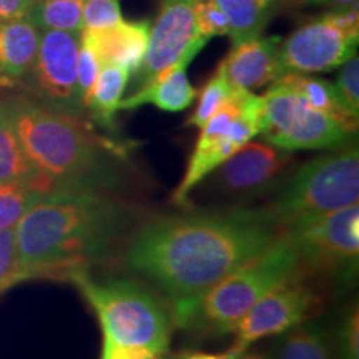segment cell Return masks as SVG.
Here are the masks:
<instances>
[{"mask_svg":"<svg viewBox=\"0 0 359 359\" xmlns=\"http://www.w3.org/2000/svg\"><path fill=\"white\" fill-rule=\"evenodd\" d=\"M278 228L264 210L160 218L130 240L125 263L155 281L172 299L173 321L188 326L201 298L275 243Z\"/></svg>","mask_w":359,"mask_h":359,"instance_id":"1","label":"cell"},{"mask_svg":"<svg viewBox=\"0 0 359 359\" xmlns=\"http://www.w3.org/2000/svg\"><path fill=\"white\" fill-rule=\"evenodd\" d=\"M118 222V206L100 188L74 187L48 195L15 226L22 283L67 280L87 269L114 241Z\"/></svg>","mask_w":359,"mask_h":359,"instance_id":"2","label":"cell"},{"mask_svg":"<svg viewBox=\"0 0 359 359\" xmlns=\"http://www.w3.org/2000/svg\"><path fill=\"white\" fill-rule=\"evenodd\" d=\"M0 105L35 172L62 188H100L110 145L90 130L82 115L24 95Z\"/></svg>","mask_w":359,"mask_h":359,"instance_id":"3","label":"cell"},{"mask_svg":"<svg viewBox=\"0 0 359 359\" xmlns=\"http://www.w3.org/2000/svg\"><path fill=\"white\" fill-rule=\"evenodd\" d=\"M67 280L95 309L107 341L118 346L167 353L173 323L150 291L127 280L95 281L87 269H77Z\"/></svg>","mask_w":359,"mask_h":359,"instance_id":"4","label":"cell"},{"mask_svg":"<svg viewBox=\"0 0 359 359\" xmlns=\"http://www.w3.org/2000/svg\"><path fill=\"white\" fill-rule=\"evenodd\" d=\"M303 259L298 250L280 236L258 257L241 264L206 293L196 306L190 325H201L215 333H233L245 313L281 283L298 276Z\"/></svg>","mask_w":359,"mask_h":359,"instance_id":"5","label":"cell"},{"mask_svg":"<svg viewBox=\"0 0 359 359\" xmlns=\"http://www.w3.org/2000/svg\"><path fill=\"white\" fill-rule=\"evenodd\" d=\"M358 198L359 154L356 148H346L299 167L264 212L283 228L296 219L356 205Z\"/></svg>","mask_w":359,"mask_h":359,"instance_id":"6","label":"cell"},{"mask_svg":"<svg viewBox=\"0 0 359 359\" xmlns=\"http://www.w3.org/2000/svg\"><path fill=\"white\" fill-rule=\"evenodd\" d=\"M263 98L250 90L236 88L233 95L201 127L182 182L173 201L187 205L190 193L208 178L223 161L262 132Z\"/></svg>","mask_w":359,"mask_h":359,"instance_id":"7","label":"cell"},{"mask_svg":"<svg viewBox=\"0 0 359 359\" xmlns=\"http://www.w3.org/2000/svg\"><path fill=\"white\" fill-rule=\"evenodd\" d=\"M263 98V140L288 151L344 145L353 133L333 116L314 109L281 79Z\"/></svg>","mask_w":359,"mask_h":359,"instance_id":"8","label":"cell"},{"mask_svg":"<svg viewBox=\"0 0 359 359\" xmlns=\"http://www.w3.org/2000/svg\"><path fill=\"white\" fill-rule=\"evenodd\" d=\"M196 0H161L140 69L133 74L135 90L150 83L180 60H191L208 43L198 32L195 19Z\"/></svg>","mask_w":359,"mask_h":359,"instance_id":"9","label":"cell"},{"mask_svg":"<svg viewBox=\"0 0 359 359\" xmlns=\"http://www.w3.org/2000/svg\"><path fill=\"white\" fill-rule=\"evenodd\" d=\"M281 235L298 250L303 262L320 266H341L358 258L359 205L296 219Z\"/></svg>","mask_w":359,"mask_h":359,"instance_id":"10","label":"cell"},{"mask_svg":"<svg viewBox=\"0 0 359 359\" xmlns=\"http://www.w3.org/2000/svg\"><path fill=\"white\" fill-rule=\"evenodd\" d=\"M80 34L43 30L29 80L37 100L82 115L77 93Z\"/></svg>","mask_w":359,"mask_h":359,"instance_id":"11","label":"cell"},{"mask_svg":"<svg viewBox=\"0 0 359 359\" xmlns=\"http://www.w3.org/2000/svg\"><path fill=\"white\" fill-rule=\"evenodd\" d=\"M358 43L359 32L339 29L321 15L281 40V72L283 75L330 72L356 55Z\"/></svg>","mask_w":359,"mask_h":359,"instance_id":"12","label":"cell"},{"mask_svg":"<svg viewBox=\"0 0 359 359\" xmlns=\"http://www.w3.org/2000/svg\"><path fill=\"white\" fill-rule=\"evenodd\" d=\"M316 304L313 291L298 281V276L281 283L251 306L233 330L235 348L246 351L255 341L276 336L308 320Z\"/></svg>","mask_w":359,"mask_h":359,"instance_id":"13","label":"cell"},{"mask_svg":"<svg viewBox=\"0 0 359 359\" xmlns=\"http://www.w3.org/2000/svg\"><path fill=\"white\" fill-rule=\"evenodd\" d=\"M291 161V151L266 142H248L215 170L213 182L219 191L230 195H250L281 177Z\"/></svg>","mask_w":359,"mask_h":359,"instance_id":"14","label":"cell"},{"mask_svg":"<svg viewBox=\"0 0 359 359\" xmlns=\"http://www.w3.org/2000/svg\"><path fill=\"white\" fill-rule=\"evenodd\" d=\"M280 37H255L236 43L222 62L226 79L235 88L253 90L266 87L281 77Z\"/></svg>","mask_w":359,"mask_h":359,"instance_id":"15","label":"cell"},{"mask_svg":"<svg viewBox=\"0 0 359 359\" xmlns=\"http://www.w3.org/2000/svg\"><path fill=\"white\" fill-rule=\"evenodd\" d=\"M148 35V20H122L109 29H83L80 32V39L95 50L102 65L125 67L130 75H133L145 58Z\"/></svg>","mask_w":359,"mask_h":359,"instance_id":"16","label":"cell"},{"mask_svg":"<svg viewBox=\"0 0 359 359\" xmlns=\"http://www.w3.org/2000/svg\"><path fill=\"white\" fill-rule=\"evenodd\" d=\"M190 64L191 60L185 58L168 67L150 83L135 90L130 97L122 98L118 110H135L147 103H151L163 111H172V114L187 110L196 97V90L193 88L187 75Z\"/></svg>","mask_w":359,"mask_h":359,"instance_id":"17","label":"cell"},{"mask_svg":"<svg viewBox=\"0 0 359 359\" xmlns=\"http://www.w3.org/2000/svg\"><path fill=\"white\" fill-rule=\"evenodd\" d=\"M40 29L29 17L0 24V82L27 80L37 57Z\"/></svg>","mask_w":359,"mask_h":359,"instance_id":"18","label":"cell"},{"mask_svg":"<svg viewBox=\"0 0 359 359\" xmlns=\"http://www.w3.org/2000/svg\"><path fill=\"white\" fill-rule=\"evenodd\" d=\"M2 183H34L52 190H62V187L35 172L27 160L11 120L0 105V185Z\"/></svg>","mask_w":359,"mask_h":359,"instance_id":"19","label":"cell"},{"mask_svg":"<svg viewBox=\"0 0 359 359\" xmlns=\"http://www.w3.org/2000/svg\"><path fill=\"white\" fill-rule=\"evenodd\" d=\"M130 80V72L120 65H103L97 82L85 103V110L98 125L111 130L115 114L122 102L125 88Z\"/></svg>","mask_w":359,"mask_h":359,"instance_id":"20","label":"cell"},{"mask_svg":"<svg viewBox=\"0 0 359 359\" xmlns=\"http://www.w3.org/2000/svg\"><path fill=\"white\" fill-rule=\"evenodd\" d=\"M281 334L275 359H336L330 336L318 323H299Z\"/></svg>","mask_w":359,"mask_h":359,"instance_id":"21","label":"cell"},{"mask_svg":"<svg viewBox=\"0 0 359 359\" xmlns=\"http://www.w3.org/2000/svg\"><path fill=\"white\" fill-rule=\"evenodd\" d=\"M226 15L233 43L259 37L271 19L269 0H213Z\"/></svg>","mask_w":359,"mask_h":359,"instance_id":"22","label":"cell"},{"mask_svg":"<svg viewBox=\"0 0 359 359\" xmlns=\"http://www.w3.org/2000/svg\"><path fill=\"white\" fill-rule=\"evenodd\" d=\"M286 85L302 95L309 105L314 109L325 111L331 115L334 120L343 125L349 133H354L358 130V118H353L346 110L343 109L336 95L334 85L326 82V80L308 77L306 74H285L280 77Z\"/></svg>","mask_w":359,"mask_h":359,"instance_id":"23","label":"cell"},{"mask_svg":"<svg viewBox=\"0 0 359 359\" xmlns=\"http://www.w3.org/2000/svg\"><path fill=\"white\" fill-rule=\"evenodd\" d=\"M64 190V188H62ZM58 190L34 183H2L0 185V230L15 228L30 208Z\"/></svg>","mask_w":359,"mask_h":359,"instance_id":"24","label":"cell"},{"mask_svg":"<svg viewBox=\"0 0 359 359\" xmlns=\"http://www.w3.org/2000/svg\"><path fill=\"white\" fill-rule=\"evenodd\" d=\"M83 2L85 0H35L27 17L42 30L80 34Z\"/></svg>","mask_w":359,"mask_h":359,"instance_id":"25","label":"cell"},{"mask_svg":"<svg viewBox=\"0 0 359 359\" xmlns=\"http://www.w3.org/2000/svg\"><path fill=\"white\" fill-rule=\"evenodd\" d=\"M235 87L230 83V80L226 79L223 65L219 64L217 72L212 75V79L206 82V85L201 90L198 105H196L195 111H193L190 118H188L187 125L191 127H203V125L212 118V115L217 111L224 102L228 100L235 92Z\"/></svg>","mask_w":359,"mask_h":359,"instance_id":"26","label":"cell"},{"mask_svg":"<svg viewBox=\"0 0 359 359\" xmlns=\"http://www.w3.org/2000/svg\"><path fill=\"white\" fill-rule=\"evenodd\" d=\"M334 90L338 100L343 109L348 111L353 118L359 115V58L354 55L341 65V70L336 79Z\"/></svg>","mask_w":359,"mask_h":359,"instance_id":"27","label":"cell"},{"mask_svg":"<svg viewBox=\"0 0 359 359\" xmlns=\"http://www.w3.org/2000/svg\"><path fill=\"white\" fill-rule=\"evenodd\" d=\"M22 283L15 228L0 230V293Z\"/></svg>","mask_w":359,"mask_h":359,"instance_id":"28","label":"cell"},{"mask_svg":"<svg viewBox=\"0 0 359 359\" xmlns=\"http://www.w3.org/2000/svg\"><path fill=\"white\" fill-rule=\"evenodd\" d=\"M125 20L118 0H85L82 11V30L109 29Z\"/></svg>","mask_w":359,"mask_h":359,"instance_id":"29","label":"cell"},{"mask_svg":"<svg viewBox=\"0 0 359 359\" xmlns=\"http://www.w3.org/2000/svg\"><path fill=\"white\" fill-rule=\"evenodd\" d=\"M102 62L92 47L80 39L79 60H77V93L80 105L85 111V103L92 92L93 85L97 82L98 74L102 70Z\"/></svg>","mask_w":359,"mask_h":359,"instance_id":"30","label":"cell"},{"mask_svg":"<svg viewBox=\"0 0 359 359\" xmlns=\"http://www.w3.org/2000/svg\"><path fill=\"white\" fill-rule=\"evenodd\" d=\"M195 19L198 32L205 40L218 37V35H230V24H228L226 15L213 0H196Z\"/></svg>","mask_w":359,"mask_h":359,"instance_id":"31","label":"cell"},{"mask_svg":"<svg viewBox=\"0 0 359 359\" xmlns=\"http://www.w3.org/2000/svg\"><path fill=\"white\" fill-rule=\"evenodd\" d=\"M343 334V358L344 359H359V320L358 309L349 314L344 321Z\"/></svg>","mask_w":359,"mask_h":359,"instance_id":"32","label":"cell"},{"mask_svg":"<svg viewBox=\"0 0 359 359\" xmlns=\"http://www.w3.org/2000/svg\"><path fill=\"white\" fill-rule=\"evenodd\" d=\"M109 359H161V354L150 351L145 348H128L118 346L103 339V353Z\"/></svg>","mask_w":359,"mask_h":359,"instance_id":"33","label":"cell"},{"mask_svg":"<svg viewBox=\"0 0 359 359\" xmlns=\"http://www.w3.org/2000/svg\"><path fill=\"white\" fill-rule=\"evenodd\" d=\"M34 2L35 0H0V24L27 17Z\"/></svg>","mask_w":359,"mask_h":359,"instance_id":"34","label":"cell"},{"mask_svg":"<svg viewBox=\"0 0 359 359\" xmlns=\"http://www.w3.org/2000/svg\"><path fill=\"white\" fill-rule=\"evenodd\" d=\"M238 354H241L233 346L230 351L222 354H210V353H183L177 359H235Z\"/></svg>","mask_w":359,"mask_h":359,"instance_id":"35","label":"cell"},{"mask_svg":"<svg viewBox=\"0 0 359 359\" xmlns=\"http://www.w3.org/2000/svg\"><path fill=\"white\" fill-rule=\"evenodd\" d=\"M235 359H269L266 354L259 353V351H243L241 354H238Z\"/></svg>","mask_w":359,"mask_h":359,"instance_id":"36","label":"cell"},{"mask_svg":"<svg viewBox=\"0 0 359 359\" xmlns=\"http://www.w3.org/2000/svg\"><path fill=\"white\" fill-rule=\"evenodd\" d=\"M327 4H331V6L334 7H349V6H354V4H358V0H327Z\"/></svg>","mask_w":359,"mask_h":359,"instance_id":"37","label":"cell"},{"mask_svg":"<svg viewBox=\"0 0 359 359\" xmlns=\"http://www.w3.org/2000/svg\"><path fill=\"white\" fill-rule=\"evenodd\" d=\"M311 2H316V4H320V2H327V0H311Z\"/></svg>","mask_w":359,"mask_h":359,"instance_id":"38","label":"cell"},{"mask_svg":"<svg viewBox=\"0 0 359 359\" xmlns=\"http://www.w3.org/2000/svg\"><path fill=\"white\" fill-rule=\"evenodd\" d=\"M102 359H109V358H107V356H105V354H102Z\"/></svg>","mask_w":359,"mask_h":359,"instance_id":"39","label":"cell"},{"mask_svg":"<svg viewBox=\"0 0 359 359\" xmlns=\"http://www.w3.org/2000/svg\"><path fill=\"white\" fill-rule=\"evenodd\" d=\"M269 2H276V0H269Z\"/></svg>","mask_w":359,"mask_h":359,"instance_id":"40","label":"cell"}]
</instances>
